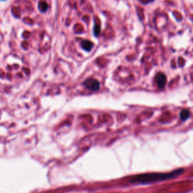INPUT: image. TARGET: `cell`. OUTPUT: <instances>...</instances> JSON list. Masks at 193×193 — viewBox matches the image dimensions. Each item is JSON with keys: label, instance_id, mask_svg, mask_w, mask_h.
I'll return each instance as SVG.
<instances>
[{"label": "cell", "instance_id": "6da1fadb", "mask_svg": "<svg viewBox=\"0 0 193 193\" xmlns=\"http://www.w3.org/2000/svg\"><path fill=\"white\" fill-rule=\"evenodd\" d=\"M184 170L182 168L175 170L168 173H143L134 176L130 179V182L133 183L139 184H149L152 182L164 181V180H171L175 177L180 176L183 173Z\"/></svg>", "mask_w": 193, "mask_h": 193}, {"label": "cell", "instance_id": "277c9868", "mask_svg": "<svg viewBox=\"0 0 193 193\" xmlns=\"http://www.w3.org/2000/svg\"><path fill=\"white\" fill-rule=\"evenodd\" d=\"M82 46L84 50L87 51V52H90L93 48V43L90 41H87V40H85V41H84L83 43H82Z\"/></svg>", "mask_w": 193, "mask_h": 193}, {"label": "cell", "instance_id": "7a4b0ae2", "mask_svg": "<svg viewBox=\"0 0 193 193\" xmlns=\"http://www.w3.org/2000/svg\"><path fill=\"white\" fill-rule=\"evenodd\" d=\"M84 85L87 88L90 89L91 91H96L99 89L100 84L96 79H88L85 82Z\"/></svg>", "mask_w": 193, "mask_h": 193}, {"label": "cell", "instance_id": "3957f363", "mask_svg": "<svg viewBox=\"0 0 193 193\" xmlns=\"http://www.w3.org/2000/svg\"><path fill=\"white\" fill-rule=\"evenodd\" d=\"M155 81H156V84H157L158 87L159 88H164V87L165 86L166 82H167V79L164 73H159L156 75L155 77Z\"/></svg>", "mask_w": 193, "mask_h": 193}, {"label": "cell", "instance_id": "5b68a950", "mask_svg": "<svg viewBox=\"0 0 193 193\" xmlns=\"http://www.w3.org/2000/svg\"><path fill=\"white\" fill-rule=\"evenodd\" d=\"M189 116H190V113H189V110H182L181 113L180 114V119H181L182 121L187 120V119L189 118Z\"/></svg>", "mask_w": 193, "mask_h": 193}, {"label": "cell", "instance_id": "52a82bcc", "mask_svg": "<svg viewBox=\"0 0 193 193\" xmlns=\"http://www.w3.org/2000/svg\"><path fill=\"white\" fill-rule=\"evenodd\" d=\"M150 1H152V0H150Z\"/></svg>", "mask_w": 193, "mask_h": 193}, {"label": "cell", "instance_id": "8992f818", "mask_svg": "<svg viewBox=\"0 0 193 193\" xmlns=\"http://www.w3.org/2000/svg\"><path fill=\"white\" fill-rule=\"evenodd\" d=\"M48 5H47V3L45 2H40L39 5H38V8H39V10L42 12L46 11L47 10H48Z\"/></svg>", "mask_w": 193, "mask_h": 193}]
</instances>
